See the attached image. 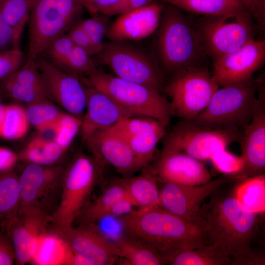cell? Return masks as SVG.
<instances>
[{"mask_svg":"<svg viewBox=\"0 0 265 265\" xmlns=\"http://www.w3.org/2000/svg\"><path fill=\"white\" fill-rule=\"evenodd\" d=\"M225 183L203 204L200 225L210 243L222 247L233 260L253 249L252 245L259 230V219L237 198L234 186L224 187Z\"/></svg>","mask_w":265,"mask_h":265,"instance_id":"6da1fadb","label":"cell"},{"mask_svg":"<svg viewBox=\"0 0 265 265\" xmlns=\"http://www.w3.org/2000/svg\"><path fill=\"white\" fill-rule=\"evenodd\" d=\"M121 217L128 235L149 245L165 261L179 252L210 244L200 225L186 221L160 206L133 210Z\"/></svg>","mask_w":265,"mask_h":265,"instance_id":"7a4b0ae2","label":"cell"},{"mask_svg":"<svg viewBox=\"0 0 265 265\" xmlns=\"http://www.w3.org/2000/svg\"><path fill=\"white\" fill-rule=\"evenodd\" d=\"M167 5L164 7L158 27V47L163 66L174 74L197 66L206 54L194 23L183 11Z\"/></svg>","mask_w":265,"mask_h":265,"instance_id":"3957f363","label":"cell"},{"mask_svg":"<svg viewBox=\"0 0 265 265\" xmlns=\"http://www.w3.org/2000/svg\"><path fill=\"white\" fill-rule=\"evenodd\" d=\"M81 79L86 86L106 94L132 116L154 118L166 127L169 125L170 103L158 90L97 69Z\"/></svg>","mask_w":265,"mask_h":265,"instance_id":"277c9868","label":"cell"},{"mask_svg":"<svg viewBox=\"0 0 265 265\" xmlns=\"http://www.w3.org/2000/svg\"><path fill=\"white\" fill-rule=\"evenodd\" d=\"M101 168L102 165L93 156L80 151L64 169L60 202L51 216V222L58 234L71 229L80 215L100 178Z\"/></svg>","mask_w":265,"mask_h":265,"instance_id":"5b68a950","label":"cell"},{"mask_svg":"<svg viewBox=\"0 0 265 265\" xmlns=\"http://www.w3.org/2000/svg\"><path fill=\"white\" fill-rule=\"evenodd\" d=\"M258 85L251 78L219 87L205 108L189 120L210 128L244 130L259 104Z\"/></svg>","mask_w":265,"mask_h":265,"instance_id":"8992f818","label":"cell"},{"mask_svg":"<svg viewBox=\"0 0 265 265\" xmlns=\"http://www.w3.org/2000/svg\"><path fill=\"white\" fill-rule=\"evenodd\" d=\"M83 7L79 0H39L28 20V58L36 60L76 23Z\"/></svg>","mask_w":265,"mask_h":265,"instance_id":"52a82bcc","label":"cell"},{"mask_svg":"<svg viewBox=\"0 0 265 265\" xmlns=\"http://www.w3.org/2000/svg\"><path fill=\"white\" fill-rule=\"evenodd\" d=\"M243 131L210 128L183 120L167 132L162 151L181 152L204 162L218 150L240 142Z\"/></svg>","mask_w":265,"mask_h":265,"instance_id":"ba28073f","label":"cell"},{"mask_svg":"<svg viewBox=\"0 0 265 265\" xmlns=\"http://www.w3.org/2000/svg\"><path fill=\"white\" fill-rule=\"evenodd\" d=\"M219 87L211 73L197 66L174 74L163 89L170 99L172 116L191 120L205 108Z\"/></svg>","mask_w":265,"mask_h":265,"instance_id":"9c48e42d","label":"cell"},{"mask_svg":"<svg viewBox=\"0 0 265 265\" xmlns=\"http://www.w3.org/2000/svg\"><path fill=\"white\" fill-rule=\"evenodd\" d=\"M251 14L202 17L194 25L206 55L214 60L239 48L253 39Z\"/></svg>","mask_w":265,"mask_h":265,"instance_id":"30bf717a","label":"cell"},{"mask_svg":"<svg viewBox=\"0 0 265 265\" xmlns=\"http://www.w3.org/2000/svg\"><path fill=\"white\" fill-rule=\"evenodd\" d=\"M114 75L159 91L164 88L162 72L145 53L125 42H105L98 54Z\"/></svg>","mask_w":265,"mask_h":265,"instance_id":"8fae6325","label":"cell"},{"mask_svg":"<svg viewBox=\"0 0 265 265\" xmlns=\"http://www.w3.org/2000/svg\"><path fill=\"white\" fill-rule=\"evenodd\" d=\"M36 62L49 99L55 102L65 112L82 120L87 100V86L82 79L44 57L39 56Z\"/></svg>","mask_w":265,"mask_h":265,"instance_id":"7c38bea8","label":"cell"},{"mask_svg":"<svg viewBox=\"0 0 265 265\" xmlns=\"http://www.w3.org/2000/svg\"><path fill=\"white\" fill-rule=\"evenodd\" d=\"M230 179L224 175L197 186L181 185L158 179L161 184L159 206L186 221L200 225L203 204L218 187Z\"/></svg>","mask_w":265,"mask_h":265,"instance_id":"4fadbf2b","label":"cell"},{"mask_svg":"<svg viewBox=\"0 0 265 265\" xmlns=\"http://www.w3.org/2000/svg\"><path fill=\"white\" fill-rule=\"evenodd\" d=\"M265 58V42L254 38L236 50L214 60L212 76L219 87L252 78Z\"/></svg>","mask_w":265,"mask_h":265,"instance_id":"5bb4252c","label":"cell"},{"mask_svg":"<svg viewBox=\"0 0 265 265\" xmlns=\"http://www.w3.org/2000/svg\"><path fill=\"white\" fill-rule=\"evenodd\" d=\"M51 221V217L40 207L31 206L19 211L17 215L5 225L16 263L23 265L31 260Z\"/></svg>","mask_w":265,"mask_h":265,"instance_id":"9a60e30c","label":"cell"},{"mask_svg":"<svg viewBox=\"0 0 265 265\" xmlns=\"http://www.w3.org/2000/svg\"><path fill=\"white\" fill-rule=\"evenodd\" d=\"M162 123L143 116L126 117L108 130L124 139L144 167L152 160L167 132Z\"/></svg>","mask_w":265,"mask_h":265,"instance_id":"2e32d148","label":"cell"},{"mask_svg":"<svg viewBox=\"0 0 265 265\" xmlns=\"http://www.w3.org/2000/svg\"><path fill=\"white\" fill-rule=\"evenodd\" d=\"M83 142L100 164H108L123 175L143 168L128 143L108 130L96 132Z\"/></svg>","mask_w":265,"mask_h":265,"instance_id":"e0dca14e","label":"cell"},{"mask_svg":"<svg viewBox=\"0 0 265 265\" xmlns=\"http://www.w3.org/2000/svg\"><path fill=\"white\" fill-rule=\"evenodd\" d=\"M151 172L160 181L185 186H197L212 180L203 162L179 151H162Z\"/></svg>","mask_w":265,"mask_h":265,"instance_id":"ac0fdd59","label":"cell"},{"mask_svg":"<svg viewBox=\"0 0 265 265\" xmlns=\"http://www.w3.org/2000/svg\"><path fill=\"white\" fill-rule=\"evenodd\" d=\"M164 6L153 1L119 15L111 23L106 37L111 41H138L148 37L158 28Z\"/></svg>","mask_w":265,"mask_h":265,"instance_id":"d6986e66","label":"cell"},{"mask_svg":"<svg viewBox=\"0 0 265 265\" xmlns=\"http://www.w3.org/2000/svg\"><path fill=\"white\" fill-rule=\"evenodd\" d=\"M72 250L93 265H112L119 259L113 243L93 226L72 227L59 235Z\"/></svg>","mask_w":265,"mask_h":265,"instance_id":"ffe728a7","label":"cell"},{"mask_svg":"<svg viewBox=\"0 0 265 265\" xmlns=\"http://www.w3.org/2000/svg\"><path fill=\"white\" fill-rule=\"evenodd\" d=\"M250 121L243 131L240 143L244 162V178L265 174V104L263 94Z\"/></svg>","mask_w":265,"mask_h":265,"instance_id":"44dd1931","label":"cell"},{"mask_svg":"<svg viewBox=\"0 0 265 265\" xmlns=\"http://www.w3.org/2000/svg\"><path fill=\"white\" fill-rule=\"evenodd\" d=\"M86 86V108L80 130L83 141L93 133L109 129L123 118L132 116L106 94Z\"/></svg>","mask_w":265,"mask_h":265,"instance_id":"7402d4cb","label":"cell"},{"mask_svg":"<svg viewBox=\"0 0 265 265\" xmlns=\"http://www.w3.org/2000/svg\"><path fill=\"white\" fill-rule=\"evenodd\" d=\"M64 170L62 166L55 164L28 163L18 177L20 196L19 211L38 206L39 199L61 182Z\"/></svg>","mask_w":265,"mask_h":265,"instance_id":"603a6c76","label":"cell"},{"mask_svg":"<svg viewBox=\"0 0 265 265\" xmlns=\"http://www.w3.org/2000/svg\"><path fill=\"white\" fill-rule=\"evenodd\" d=\"M0 87L3 94L27 105L49 100L36 60L31 58H28L16 71L0 81Z\"/></svg>","mask_w":265,"mask_h":265,"instance_id":"cb8c5ba5","label":"cell"},{"mask_svg":"<svg viewBox=\"0 0 265 265\" xmlns=\"http://www.w3.org/2000/svg\"><path fill=\"white\" fill-rule=\"evenodd\" d=\"M126 194L133 206L148 210L159 206L158 179L151 172L120 179Z\"/></svg>","mask_w":265,"mask_h":265,"instance_id":"d4e9b609","label":"cell"},{"mask_svg":"<svg viewBox=\"0 0 265 265\" xmlns=\"http://www.w3.org/2000/svg\"><path fill=\"white\" fill-rule=\"evenodd\" d=\"M159 0L183 12L202 17L235 15L248 11L240 0Z\"/></svg>","mask_w":265,"mask_h":265,"instance_id":"484cf974","label":"cell"},{"mask_svg":"<svg viewBox=\"0 0 265 265\" xmlns=\"http://www.w3.org/2000/svg\"><path fill=\"white\" fill-rule=\"evenodd\" d=\"M73 250L55 232L41 237L31 261L36 265H72Z\"/></svg>","mask_w":265,"mask_h":265,"instance_id":"4316f807","label":"cell"},{"mask_svg":"<svg viewBox=\"0 0 265 265\" xmlns=\"http://www.w3.org/2000/svg\"><path fill=\"white\" fill-rule=\"evenodd\" d=\"M119 258L130 265H165L164 258L143 241L127 235L112 242Z\"/></svg>","mask_w":265,"mask_h":265,"instance_id":"83f0119b","label":"cell"},{"mask_svg":"<svg viewBox=\"0 0 265 265\" xmlns=\"http://www.w3.org/2000/svg\"><path fill=\"white\" fill-rule=\"evenodd\" d=\"M232 259L221 246L210 243L179 252L165 259L170 265H231Z\"/></svg>","mask_w":265,"mask_h":265,"instance_id":"f1b7e54d","label":"cell"},{"mask_svg":"<svg viewBox=\"0 0 265 265\" xmlns=\"http://www.w3.org/2000/svg\"><path fill=\"white\" fill-rule=\"evenodd\" d=\"M234 192L246 208L257 215L265 211V174L236 180Z\"/></svg>","mask_w":265,"mask_h":265,"instance_id":"f546056e","label":"cell"},{"mask_svg":"<svg viewBox=\"0 0 265 265\" xmlns=\"http://www.w3.org/2000/svg\"><path fill=\"white\" fill-rule=\"evenodd\" d=\"M126 196L120 179H117L109 185L94 201L86 204L80 215L88 223L100 221L109 215L113 206L118 200Z\"/></svg>","mask_w":265,"mask_h":265,"instance_id":"4dcf8cb0","label":"cell"},{"mask_svg":"<svg viewBox=\"0 0 265 265\" xmlns=\"http://www.w3.org/2000/svg\"><path fill=\"white\" fill-rule=\"evenodd\" d=\"M18 177L11 171L0 174V225L17 214L20 205Z\"/></svg>","mask_w":265,"mask_h":265,"instance_id":"1f68e13d","label":"cell"},{"mask_svg":"<svg viewBox=\"0 0 265 265\" xmlns=\"http://www.w3.org/2000/svg\"><path fill=\"white\" fill-rule=\"evenodd\" d=\"M65 152L53 140L39 136L29 142L20 158L28 163L51 165L55 164Z\"/></svg>","mask_w":265,"mask_h":265,"instance_id":"d6a6232c","label":"cell"},{"mask_svg":"<svg viewBox=\"0 0 265 265\" xmlns=\"http://www.w3.org/2000/svg\"><path fill=\"white\" fill-rule=\"evenodd\" d=\"M39 0H6L1 4L2 14L13 32L16 45L20 41L30 13Z\"/></svg>","mask_w":265,"mask_h":265,"instance_id":"836d02e7","label":"cell"},{"mask_svg":"<svg viewBox=\"0 0 265 265\" xmlns=\"http://www.w3.org/2000/svg\"><path fill=\"white\" fill-rule=\"evenodd\" d=\"M30 126L25 108L16 103L6 105L0 137L9 140L21 138L27 132Z\"/></svg>","mask_w":265,"mask_h":265,"instance_id":"e575fe53","label":"cell"},{"mask_svg":"<svg viewBox=\"0 0 265 265\" xmlns=\"http://www.w3.org/2000/svg\"><path fill=\"white\" fill-rule=\"evenodd\" d=\"M25 110L30 125L41 132L52 129L64 112L49 100L28 105Z\"/></svg>","mask_w":265,"mask_h":265,"instance_id":"d590c367","label":"cell"},{"mask_svg":"<svg viewBox=\"0 0 265 265\" xmlns=\"http://www.w3.org/2000/svg\"><path fill=\"white\" fill-rule=\"evenodd\" d=\"M209 160L215 169L224 176L235 181L244 178L245 162L241 155H235L225 148L215 152Z\"/></svg>","mask_w":265,"mask_h":265,"instance_id":"8d00e7d4","label":"cell"},{"mask_svg":"<svg viewBox=\"0 0 265 265\" xmlns=\"http://www.w3.org/2000/svg\"><path fill=\"white\" fill-rule=\"evenodd\" d=\"M82 120L64 112L51 129L53 140L65 151L81 130Z\"/></svg>","mask_w":265,"mask_h":265,"instance_id":"74e56055","label":"cell"},{"mask_svg":"<svg viewBox=\"0 0 265 265\" xmlns=\"http://www.w3.org/2000/svg\"><path fill=\"white\" fill-rule=\"evenodd\" d=\"M62 68L85 77L96 69L91 56L84 50L75 45Z\"/></svg>","mask_w":265,"mask_h":265,"instance_id":"f35d334b","label":"cell"},{"mask_svg":"<svg viewBox=\"0 0 265 265\" xmlns=\"http://www.w3.org/2000/svg\"><path fill=\"white\" fill-rule=\"evenodd\" d=\"M102 15H94L92 18L79 22L99 53L104 46V39L106 36L111 24L107 18L108 16Z\"/></svg>","mask_w":265,"mask_h":265,"instance_id":"ab89813d","label":"cell"},{"mask_svg":"<svg viewBox=\"0 0 265 265\" xmlns=\"http://www.w3.org/2000/svg\"><path fill=\"white\" fill-rule=\"evenodd\" d=\"M74 46V43L66 33L53 41L42 54H45L44 57L62 68Z\"/></svg>","mask_w":265,"mask_h":265,"instance_id":"60d3db41","label":"cell"},{"mask_svg":"<svg viewBox=\"0 0 265 265\" xmlns=\"http://www.w3.org/2000/svg\"><path fill=\"white\" fill-rule=\"evenodd\" d=\"M23 55L20 49L12 48L0 51V81L16 71L21 66Z\"/></svg>","mask_w":265,"mask_h":265,"instance_id":"b9f144b4","label":"cell"},{"mask_svg":"<svg viewBox=\"0 0 265 265\" xmlns=\"http://www.w3.org/2000/svg\"><path fill=\"white\" fill-rule=\"evenodd\" d=\"M74 44L84 50L90 56L98 55V51L79 22L74 25L67 32Z\"/></svg>","mask_w":265,"mask_h":265,"instance_id":"7bdbcfd3","label":"cell"},{"mask_svg":"<svg viewBox=\"0 0 265 265\" xmlns=\"http://www.w3.org/2000/svg\"><path fill=\"white\" fill-rule=\"evenodd\" d=\"M154 1V0H119L102 14L108 16L121 15L138 9Z\"/></svg>","mask_w":265,"mask_h":265,"instance_id":"ee69618b","label":"cell"},{"mask_svg":"<svg viewBox=\"0 0 265 265\" xmlns=\"http://www.w3.org/2000/svg\"><path fill=\"white\" fill-rule=\"evenodd\" d=\"M12 48L20 47L16 44L12 29L2 14L0 5V51Z\"/></svg>","mask_w":265,"mask_h":265,"instance_id":"f6af8a7d","label":"cell"},{"mask_svg":"<svg viewBox=\"0 0 265 265\" xmlns=\"http://www.w3.org/2000/svg\"><path fill=\"white\" fill-rule=\"evenodd\" d=\"M15 261L14 248L9 237L0 234V265H11Z\"/></svg>","mask_w":265,"mask_h":265,"instance_id":"bcb514c9","label":"cell"},{"mask_svg":"<svg viewBox=\"0 0 265 265\" xmlns=\"http://www.w3.org/2000/svg\"><path fill=\"white\" fill-rule=\"evenodd\" d=\"M119 0H79L83 7L90 13L96 15L102 14L107 9L114 5Z\"/></svg>","mask_w":265,"mask_h":265,"instance_id":"7dc6e473","label":"cell"},{"mask_svg":"<svg viewBox=\"0 0 265 265\" xmlns=\"http://www.w3.org/2000/svg\"><path fill=\"white\" fill-rule=\"evenodd\" d=\"M265 264L264 252L253 249L245 255L232 260L231 265H264Z\"/></svg>","mask_w":265,"mask_h":265,"instance_id":"c3c4849f","label":"cell"},{"mask_svg":"<svg viewBox=\"0 0 265 265\" xmlns=\"http://www.w3.org/2000/svg\"><path fill=\"white\" fill-rule=\"evenodd\" d=\"M17 156L11 150L0 147V172L11 171L17 160Z\"/></svg>","mask_w":265,"mask_h":265,"instance_id":"681fc988","label":"cell"},{"mask_svg":"<svg viewBox=\"0 0 265 265\" xmlns=\"http://www.w3.org/2000/svg\"><path fill=\"white\" fill-rule=\"evenodd\" d=\"M249 12L259 22L265 18V0H240Z\"/></svg>","mask_w":265,"mask_h":265,"instance_id":"f907efd6","label":"cell"},{"mask_svg":"<svg viewBox=\"0 0 265 265\" xmlns=\"http://www.w3.org/2000/svg\"><path fill=\"white\" fill-rule=\"evenodd\" d=\"M133 206L127 196L122 198L114 204L109 216L122 217L131 212L133 210Z\"/></svg>","mask_w":265,"mask_h":265,"instance_id":"816d5d0a","label":"cell"},{"mask_svg":"<svg viewBox=\"0 0 265 265\" xmlns=\"http://www.w3.org/2000/svg\"><path fill=\"white\" fill-rule=\"evenodd\" d=\"M73 265H93V264L83 256L73 251Z\"/></svg>","mask_w":265,"mask_h":265,"instance_id":"f5cc1de1","label":"cell"},{"mask_svg":"<svg viewBox=\"0 0 265 265\" xmlns=\"http://www.w3.org/2000/svg\"><path fill=\"white\" fill-rule=\"evenodd\" d=\"M2 95L3 94L0 87V127L4 116L6 107V105H5L2 101Z\"/></svg>","mask_w":265,"mask_h":265,"instance_id":"db71d44e","label":"cell"},{"mask_svg":"<svg viewBox=\"0 0 265 265\" xmlns=\"http://www.w3.org/2000/svg\"><path fill=\"white\" fill-rule=\"evenodd\" d=\"M6 0H0V5L3 3Z\"/></svg>","mask_w":265,"mask_h":265,"instance_id":"11a10c76","label":"cell"}]
</instances>
